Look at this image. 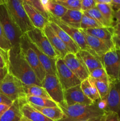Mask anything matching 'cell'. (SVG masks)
<instances>
[{"label":"cell","instance_id":"e0dca14e","mask_svg":"<svg viewBox=\"0 0 120 121\" xmlns=\"http://www.w3.org/2000/svg\"><path fill=\"white\" fill-rule=\"evenodd\" d=\"M27 35V34H26ZM29 40V39H28ZM29 43L32 48L34 49L38 57L40 63L47 74L56 75V59H53L46 55L41 50L39 49L34 44L29 40Z\"/></svg>","mask_w":120,"mask_h":121},{"label":"cell","instance_id":"83f0119b","mask_svg":"<svg viewBox=\"0 0 120 121\" xmlns=\"http://www.w3.org/2000/svg\"><path fill=\"white\" fill-rule=\"evenodd\" d=\"M96 7L99 9L107 21L109 27L114 26V11L111 4H96Z\"/></svg>","mask_w":120,"mask_h":121},{"label":"cell","instance_id":"60d3db41","mask_svg":"<svg viewBox=\"0 0 120 121\" xmlns=\"http://www.w3.org/2000/svg\"><path fill=\"white\" fill-rule=\"evenodd\" d=\"M113 44L115 49L120 50V31H115L113 29L112 37Z\"/></svg>","mask_w":120,"mask_h":121},{"label":"cell","instance_id":"2e32d148","mask_svg":"<svg viewBox=\"0 0 120 121\" xmlns=\"http://www.w3.org/2000/svg\"><path fill=\"white\" fill-rule=\"evenodd\" d=\"M43 31L48 39L53 48L59 54L60 58L63 59L68 53H69L67 46L52 30L51 26H49V22L44 28Z\"/></svg>","mask_w":120,"mask_h":121},{"label":"cell","instance_id":"7a4b0ae2","mask_svg":"<svg viewBox=\"0 0 120 121\" xmlns=\"http://www.w3.org/2000/svg\"><path fill=\"white\" fill-rule=\"evenodd\" d=\"M65 118L59 121H80L104 115L105 111L99 108L97 103L92 105H74L60 106Z\"/></svg>","mask_w":120,"mask_h":121},{"label":"cell","instance_id":"7bdbcfd3","mask_svg":"<svg viewBox=\"0 0 120 121\" xmlns=\"http://www.w3.org/2000/svg\"><path fill=\"white\" fill-rule=\"evenodd\" d=\"M120 23V9L114 11V26Z\"/></svg>","mask_w":120,"mask_h":121},{"label":"cell","instance_id":"b9f144b4","mask_svg":"<svg viewBox=\"0 0 120 121\" xmlns=\"http://www.w3.org/2000/svg\"><path fill=\"white\" fill-rule=\"evenodd\" d=\"M12 103L13 101L10 100L9 98H8L5 95H4L3 94L0 93V104H4V105L11 106Z\"/></svg>","mask_w":120,"mask_h":121},{"label":"cell","instance_id":"30bf717a","mask_svg":"<svg viewBox=\"0 0 120 121\" xmlns=\"http://www.w3.org/2000/svg\"><path fill=\"white\" fill-rule=\"evenodd\" d=\"M56 75L64 91L80 85L81 83V80L68 68L63 59L60 57L56 60Z\"/></svg>","mask_w":120,"mask_h":121},{"label":"cell","instance_id":"8fae6325","mask_svg":"<svg viewBox=\"0 0 120 121\" xmlns=\"http://www.w3.org/2000/svg\"><path fill=\"white\" fill-rule=\"evenodd\" d=\"M48 20L53 21L55 22V24L58 25L60 28H62L63 30H64L72 38L73 40L75 42V43L78 45L79 47H80V50H86L89 52V53H92L94 55L98 56L88 46L87 44V41H86L85 39L84 36L82 34V32L80 31V29L78 28H74V27H71V26H68L67 24L64 22L63 21H61L60 18H56L55 17L53 16L51 14H49V18Z\"/></svg>","mask_w":120,"mask_h":121},{"label":"cell","instance_id":"bcb514c9","mask_svg":"<svg viewBox=\"0 0 120 121\" xmlns=\"http://www.w3.org/2000/svg\"><path fill=\"white\" fill-rule=\"evenodd\" d=\"M10 106L7 105H4V104H0V117L2 115V113L4 112H5Z\"/></svg>","mask_w":120,"mask_h":121},{"label":"cell","instance_id":"3957f363","mask_svg":"<svg viewBox=\"0 0 120 121\" xmlns=\"http://www.w3.org/2000/svg\"><path fill=\"white\" fill-rule=\"evenodd\" d=\"M0 22L14 53L21 52L20 39L23 35L18 26L13 21L5 4L0 5Z\"/></svg>","mask_w":120,"mask_h":121},{"label":"cell","instance_id":"f907efd6","mask_svg":"<svg viewBox=\"0 0 120 121\" xmlns=\"http://www.w3.org/2000/svg\"><path fill=\"white\" fill-rule=\"evenodd\" d=\"M21 121H30L28 120V119H27L25 118L24 117H22V119H21Z\"/></svg>","mask_w":120,"mask_h":121},{"label":"cell","instance_id":"7c38bea8","mask_svg":"<svg viewBox=\"0 0 120 121\" xmlns=\"http://www.w3.org/2000/svg\"><path fill=\"white\" fill-rule=\"evenodd\" d=\"M68 68L81 80L88 79L89 73L78 54L69 53L62 59Z\"/></svg>","mask_w":120,"mask_h":121},{"label":"cell","instance_id":"d4e9b609","mask_svg":"<svg viewBox=\"0 0 120 121\" xmlns=\"http://www.w3.org/2000/svg\"><path fill=\"white\" fill-rule=\"evenodd\" d=\"M84 31L87 34L98 38L101 40L109 41V42H112V37L113 27H98V28H91V29L85 30Z\"/></svg>","mask_w":120,"mask_h":121},{"label":"cell","instance_id":"836d02e7","mask_svg":"<svg viewBox=\"0 0 120 121\" xmlns=\"http://www.w3.org/2000/svg\"><path fill=\"white\" fill-rule=\"evenodd\" d=\"M67 9L81 11V0H55Z\"/></svg>","mask_w":120,"mask_h":121},{"label":"cell","instance_id":"ba28073f","mask_svg":"<svg viewBox=\"0 0 120 121\" xmlns=\"http://www.w3.org/2000/svg\"><path fill=\"white\" fill-rule=\"evenodd\" d=\"M101 59L109 82L120 79V50H111L106 53Z\"/></svg>","mask_w":120,"mask_h":121},{"label":"cell","instance_id":"f546056e","mask_svg":"<svg viewBox=\"0 0 120 121\" xmlns=\"http://www.w3.org/2000/svg\"><path fill=\"white\" fill-rule=\"evenodd\" d=\"M24 90L27 96L41 97L51 99L46 90L42 86L37 85H24Z\"/></svg>","mask_w":120,"mask_h":121},{"label":"cell","instance_id":"e575fe53","mask_svg":"<svg viewBox=\"0 0 120 121\" xmlns=\"http://www.w3.org/2000/svg\"><path fill=\"white\" fill-rule=\"evenodd\" d=\"M21 1H22V2H26L28 4L34 7L40 13H41V14L46 18H49V13L45 10L42 2H41V0H21Z\"/></svg>","mask_w":120,"mask_h":121},{"label":"cell","instance_id":"ac0fdd59","mask_svg":"<svg viewBox=\"0 0 120 121\" xmlns=\"http://www.w3.org/2000/svg\"><path fill=\"white\" fill-rule=\"evenodd\" d=\"M26 13L31 22L35 28L43 30L44 28L49 22L48 19L46 18L35 8L25 2H22Z\"/></svg>","mask_w":120,"mask_h":121},{"label":"cell","instance_id":"cb8c5ba5","mask_svg":"<svg viewBox=\"0 0 120 121\" xmlns=\"http://www.w3.org/2000/svg\"><path fill=\"white\" fill-rule=\"evenodd\" d=\"M32 105V104H31ZM35 109L40 111L44 115L54 121H59L65 118V114L60 106L55 107H39L32 105Z\"/></svg>","mask_w":120,"mask_h":121},{"label":"cell","instance_id":"f1b7e54d","mask_svg":"<svg viewBox=\"0 0 120 121\" xmlns=\"http://www.w3.org/2000/svg\"><path fill=\"white\" fill-rule=\"evenodd\" d=\"M25 99L27 102L39 107H55L59 106L58 104L53 101L52 99H47L45 98L27 96Z\"/></svg>","mask_w":120,"mask_h":121},{"label":"cell","instance_id":"5b68a950","mask_svg":"<svg viewBox=\"0 0 120 121\" xmlns=\"http://www.w3.org/2000/svg\"><path fill=\"white\" fill-rule=\"evenodd\" d=\"M24 84L20 80L8 73L0 82V93L12 101L25 98Z\"/></svg>","mask_w":120,"mask_h":121},{"label":"cell","instance_id":"f6af8a7d","mask_svg":"<svg viewBox=\"0 0 120 121\" xmlns=\"http://www.w3.org/2000/svg\"><path fill=\"white\" fill-rule=\"evenodd\" d=\"M112 7L114 11L120 9V0H112Z\"/></svg>","mask_w":120,"mask_h":121},{"label":"cell","instance_id":"816d5d0a","mask_svg":"<svg viewBox=\"0 0 120 121\" xmlns=\"http://www.w3.org/2000/svg\"><path fill=\"white\" fill-rule=\"evenodd\" d=\"M5 4V0H0V5L4 4Z\"/></svg>","mask_w":120,"mask_h":121},{"label":"cell","instance_id":"4dcf8cb0","mask_svg":"<svg viewBox=\"0 0 120 121\" xmlns=\"http://www.w3.org/2000/svg\"><path fill=\"white\" fill-rule=\"evenodd\" d=\"M88 79L95 86L100 96L101 99H104L107 98L109 91V83L101 80L92 79L91 77H89Z\"/></svg>","mask_w":120,"mask_h":121},{"label":"cell","instance_id":"d6986e66","mask_svg":"<svg viewBox=\"0 0 120 121\" xmlns=\"http://www.w3.org/2000/svg\"><path fill=\"white\" fill-rule=\"evenodd\" d=\"M25 100L24 98L13 102L10 107L0 117V121H21L23 116L21 108Z\"/></svg>","mask_w":120,"mask_h":121},{"label":"cell","instance_id":"8d00e7d4","mask_svg":"<svg viewBox=\"0 0 120 121\" xmlns=\"http://www.w3.org/2000/svg\"><path fill=\"white\" fill-rule=\"evenodd\" d=\"M0 48L6 52H9L11 49V46L7 39L3 28L0 22Z\"/></svg>","mask_w":120,"mask_h":121},{"label":"cell","instance_id":"44dd1931","mask_svg":"<svg viewBox=\"0 0 120 121\" xmlns=\"http://www.w3.org/2000/svg\"><path fill=\"white\" fill-rule=\"evenodd\" d=\"M77 54L81 57L89 73L96 69L104 67L102 59L94 55L88 51L80 50Z\"/></svg>","mask_w":120,"mask_h":121},{"label":"cell","instance_id":"c3c4849f","mask_svg":"<svg viewBox=\"0 0 120 121\" xmlns=\"http://www.w3.org/2000/svg\"><path fill=\"white\" fill-rule=\"evenodd\" d=\"M102 116H101V117H96V118H91V119H86V120L80 121H102Z\"/></svg>","mask_w":120,"mask_h":121},{"label":"cell","instance_id":"5bb4252c","mask_svg":"<svg viewBox=\"0 0 120 121\" xmlns=\"http://www.w3.org/2000/svg\"><path fill=\"white\" fill-rule=\"evenodd\" d=\"M65 106L74 105H92L94 103L82 92L81 84L64 91Z\"/></svg>","mask_w":120,"mask_h":121},{"label":"cell","instance_id":"f35d334b","mask_svg":"<svg viewBox=\"0 0 120 121\" xmlns=\"http://www.w3.org/2000/svg\"><path fill=\"white\" fill-rule=\"evenodd\" d=\"M96 5L95 0H81V11L84 12L95 8Z\"/></svg>","mask_w":120,"mask_h":121},{"label":"cell","instance_id":"1f68e13d","mask_svg":"<svg viewBox=\"0 0 120 121\" xmlns=\"http://www.w3.org/2000/svg\"><path fill=\"white\" fill-rule=\"evenodd\" d=\"M103 26L98 22L96 20L93 19L92 18L85 15L83 13L82 20L81 22V26L80 28L81 30H88L91 29V28H98V27H102Z\"/></svg>","mask_w":120,"mask_h":121},{"label":"cell","instance_id":"6da1fadb","mask_svg":"<svg viewBox=\"0 0 120 121\" xmlns=\"http://www.w3.org/2000/svg\"><path fill=\"white\" fill-rule=\"evenodd\" d=\"M8 73L20 79L25 85L42 86L31 67L22 53H14L11 49L8 52Z\"/></svg>","mask_w":120,"mask_h":121},{"label":"cell","instance_id":"74e56055","mask_svg":"<svg viewBox=\"0 0 120 121\" xmlns=\"http://www.w3.org/2000/svg\"><path fill=\"white\" fill-rule=\"evenodd\" d=\"M8 52L0 48V68H8L9 59Z\"/></svg>","mask_w":120,"mask_h":121},{"label":"cell","instance_id":"9a60e30c","mask_svg":"<svg viewBox=\"0 0 120 121\" xmlns=\"http://www.w3.org/2000/svg\"><path fill=\"white\" fill-rule=\"evenodd\" d=\"M80 30L84 36L89 48L100 58H102L106 53L115 48L112 42L101 40L98 38L87 34L82 30Z\"/></svg>","mask_w":120,"mask_h":121},{"label":"cell","instance_id":"d6a6232c","mask_svg":"<svg viewBox=\"0 0 120 121\" xmlns=\"http://www.w3.org/2000/svg\"><path fill=\"white\" fill-rule=\"evenodd\" d=\"M83 13L85 15H88V16L92 18L95 20H96L98 22H99L100 24L102 25L103 27H109L107 21L105 20L104 17L102 16L101 12L99 11V9L96 7L95 8L89 9V10L83 12Z\"/></svg>","mask_w":120,"mask_h":121},{"label":"cell","instance_id":"ee69618b","mask_svg":"<svg viewBox=\"0 0 120 121\" xmlns=\"http://www.w3.org/2000/svg\"><path fill=\"white\" fill-rule=\"evenodd\" d=\"M8 73V68H7V67H5V68H0V82L4 79V78Z\"/></svg>","mask_w":120,"mask_h":121},{"label":"cell","instance_id":"7dc6e473","mask_svg":"<svg viewBox=\"0 0 120 121\" xmlns=\"http://www.w3.org/2000/svg\"><path fill=\"white\" fill-rule=\"evenodd\" d=\"M96 4H112V0H95Z\"/></svg>","mask_w":120,"mask_h":121},{"label":"cell","instance_id":"52a82bcc","mask_svg":"<svg viewBox=\"0 0 120 121\" xmlns=\"http://www.w3.org/2000/svg\"><path fill=\"white\" fill-rule=\"evenodd\" d=\"M25 34L29 40L46 55L53 59H58L60 57L59 54L51 44L43 30L34 28Z\"/></svg>","mask_w":120,"mask_h":121},{"label":"cell","instance_id":"277c9868","mask_svg":"<svg viewBox=\"0 0 120 121\" xmlns=\"http://www.w3.org/2000/svg\"><path fill=\"white\" fill-rule=\"evenodd\" d=\"M5 5L13 21L18 26L23 34L35 27L31 22L21 0H5Z\"/></svg>","mask_w":120,"mask_h":121},{"label":"cell","instance_id":"681fc988","mask_svg":"<svg viewBox=\"0 0 120 121\" xmlns=\"http://www.w3.org/2000/svg\"><path fill=\"white\" fill-rule=\"evenodd\" d=\"M113 29L115 31H120V23L117 24L113 27Z\"/></svg>","mask_w":120,"mask_h":121},{"label":"cell","instance_id":"ab89813d","mask_svg":"<svg viewBox=\"0 0 120 121\" xmlns=\"http://www.w3.org/2000/svg\"><path fill=\"white\" fill-rule=\"evenodd\" d=\"M102 121H120V118L115 112H105L102 116Z\"/></svg>","mask_w":120,"mask_h":121},{"label":"cell","instance_id":"8992f818","mask_svg":"<svg viewBox=\"0 0 120 121\" xmlns=\"http://www.w3.org/2000/svg\"><path fill=\"white\" fill-rule=\"evenodd\" d=\"M20 48L21 53L33 70L36 76L42 82L46 76V72L40 63L36 53L30 46L26 34H24L20 39Z\"/></svg>","mask_w":120,"mask_h":121},{"label":"cell","instance_id":"484cf974","mask_svg":"<svg viewBox=\"0 0 120 121\" xmlns=\"http://www.w3.org/2000/svg\"><path fill=\"white\" fill-rule=\"evenodd\" d=\"M81 88L84 93L94 103L101 99L97 89L88 78L81 82Z\"/></svg>","mask_w":120,"mask_h":121},{"label":"cell","instance_id":"603a6c76","mask_svg":"<svg viewBox=\"0 0 120 121\" xmlns=\"http://www.w3.org/2000/svg\"><path fill=\"white\" fill-rule=\"evenodd\" d=\"M83 12L79 10L68 9L60 20L68 26L80 29Z\"/></svg>","mask_w":120,"mask_h":121},{"label":"cell","instance_id":"9c48e42d","mask_svg":"<svg viewBox=\"0 0 120 121\" xmlns=\"http://www.w3.org/2000/svg\"><path fill=\"white\" fill-rule=\"evenodd\" d=\"M41 85L53 101L58 104L60 106H65L64 90L56 75L46 73Z\"/></svg>","mask_w":120,"mask_h":121},{"label":"cell","instance_id":"4fadbf2b","mask_svg":"<svg viewBox=\"0 0 120 121\" xmlns=\"http://www.w3.org/2000/svg\"><path fill=\"white\" fill-rule=\"evenodd\" d=\"M105 112L116 113L120 118V79L109 82V91L105 98Z\"/></svg>","mask_w":120,"mask_h":121},{"label":"cell","instance_id":"d590c367","mask_svg":"<svg viewBox=\"0 0 120 121\" xmlns=\"http://www.w3.org/2000/svg\"><path fill=\"white\" fill-rule=\"evenodd\" d=\"M92 79H97V80H103L107 83H109V79L108 76L107 72L104 67L98 68L94 70L89 73V76Z\"/></svg>","mask_w":120,"mask_h":121},{"label":"cell","instance_id":"7402d4cb","mask_svg":"<svg viewBox=\"0 0 120 121\" xmlns=\"http://www.w3.org/2000/svg\"><path fill=\"white\" fill-rule=\"evenodd\" d=\"M21 111L23 117L30 121H54L44 115L26 100L21 106Z\"/></svg>","mask_w":120,"mask_h":121},{"label":"cell","instance_id":"4316f807","mask_svg":"<svg viewBox=\"0 0 120 121\" xmlns=\"http://www.w3.org/2000/svg\"><path fill=\"white\" fill-rule=\"evenodd\" d=\"M44 7L49 14L58 18H62L68 10L64 7L55 2V0H48Z\"/></svg>","mask_w":120,"mask_h":121},{"label":"cell","instance_id":"ffe728a7","mask_svg":"<svg viewBox=\"0 0 120 121\" xmlns=\"http://www.w3.org/2000/svg\"><path fill=\"white\" fill-rule=\"evenodd\" d=\"M49 24L52 29V30L56 33V35L67 46L69 53L76 54L80 50V47L75 43V41L72 39V38L64 30L60 28L56 24H55L53 21L49 20Z\"/></svg>","mask_w":120,"mask_h":121}]
</instances>
